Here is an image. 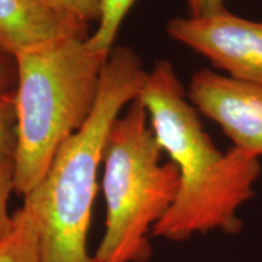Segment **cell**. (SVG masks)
I'll use <instances>...</instances> for the list:
<instances>
[{
  "label": "cell",
  "instance_id": "4fadbf2b",
  "mask_svg": "<svg viewBox=\"0 0 262 262\" xmlns=\"http://www.w3.org/2000/svg\"><path fill=\"white\" fill-rule=\"evenodd\" d=\"M17 78L16 58L0 50V93L15 90L17 85Z\"/></svg>",
  "mask_w": 262,
  "mask_h": 262
},
{
  "label": "cell",
  "instance_id": "6da1fadb",
  "mask_svg": "<svg viewBox=\"0 0 262 262\" xmlns=\"http://www.w3.org/2000/svg\"><path fill=\"white\" fill-rule=\"evenodd\" d=\"M163 152L179 170L172 204L152 229V235L186 242L196 234L238 233V212L255 194L260 158L231 147L222 152L203 127L175 67L156 62L147 71L139 94Z\"/></svg>",
  "mask_w": 262,
  "mask_h": 262
},
{
  "label": "cell",
  "instance_id": "5b68a950",
  "mask_svg": "<svg viewBox=\"0 0 262 262\" xmlns=\"http://www.w3.org/2000/svg\"><path fill=\"white\" fill-rule=\"evenodd\" d=\"M170 38L208 58L232 79L262 86V22L227 10L208 17H175Z\"/></svg>",
  "mask_w": 262,
  "mask_h": 262
},
{
  "label": "cell",
  "instance_id": "9c48e42d",
  "mask_svg": "<svg viewBox=\"0 0 262 262\" xmlns=\"http://www.w3.org/2000/svg\"><path fill=\"white\" fill-rule=\"evenodd\" d=\"M136 0H102L98 27L86 39V48L95 54L110 56L118 31Z\"/></svg>",
  "mask_w": 262,
  "mask_h": 262
},
{
  "label": "cell",
  "instance_id": "277c9868",
  "mask_svg": "<svg viewBox=\"0 0 262 262\" xmlns=\"http://www.w3.org/2000/svg\"><path fill=\"white\" fill-rule=\"evenodd\" d=\"M148 119L136 98L108 134L102 160L106 229L95 262L148 261L149 232L178 193L179 170L171 160L160 162L163 150Z\"/></svg>",
  "mask_w": 262,
  "mask_h": 262
},
{
  "label": "cell",
  "instance_id": "3957f363",
  "mask_svg": "<svg viewBox=\"0 0 262 262\" xmlns=\"http://www.w3.org/2000/svg\"><path fill=\"white\" fill-rule=\"evenodd\" d=\"M147 71L130 47L113 48L101 77L96 106L86 123L52 160L40 196L41 262H95L88 234L98 166L113 123L139 97Z\"/></svg>",
  "mask_w": 262,
  "mask_h": 262
},
{
  "label": "cell",
  "instance_id": "52a82bcc",
  "mask_svg": "<svg viewBox=\"0 0 262 262\" xmlns=\"http://www.w3.org/2000/svg\"><path fill=\"white\" fill-rule=\"evenodd\" d=\"M89 25L54 9L45 0H0V50L21 51L56 39L89 37Z\"/></svg>",
  "mask_w": 262,
  "mask_h": 262
},
{
  "label": "cell",
  "instance_id": "ba28073f",
  "mask_svg": "<svg viewBox=\"0 0 262 262\" xmlns=\"http://www.w3.org/2000/svg\"><path fill=\"white\" fill-rule=\"evenodd\" d=\"M11 232L0 242V262H41L40 196L38 189L24 196Z\"/></svg>",
  "mask_w": 262,
  "mask_h": 262
},
{
  "label": "cell",
  "instance_id": "8fae6325",
  "mask_svg": "<svg viewBox=\"0 0 262 262\" xmlns=\"http://www.w3.org/2000/svg\"><path fill=\"white\" fill-rule=\"evenodd\" d=\"M14 191V160H0V242L14 226V215L9 214V199Z\"/></svg>",
  "mask_w": 262,
  "mask_h": 262
},
{
  "label": "cell",
  "instance_id": "30bf717a",
  "mask_svg": "<svg viewBox=\"0 0 262 262\" xmlns=\"http://www.w3.org/2000/svg\"><path fill=\"white\" fill-rule=\"evenodd\" d=\"M17 147L16 89L0 93V160H14Z\"/></svg>",
  "mask_w": 262,
  "mask_h": 262
},
{
  "label": "cell",
  "instance_id": "7a4b0ae2",
  "mask_svg": "<svg viewBox=\"0 0 262 262\" xmlns=\"http://www.w3.org/2000/svg\"><path fill=\"white\" fill-rule=\"evenodd\" d=\"M88 37H64L21 51L17 63L15 192L28 195L44 181L58 149L96 106L108 56L86 48Z\"/></svg>",
  "mask_w": 262,
  "mask_h": 262
},
{
  "label": "cell",
  "instance_id": "8992f818",
  "mask_svg": "<svg viewBox=\"0 0 262 262\" xmlns=\"http://www.w3.org/2000/svg\"><path fill=\"white\" fill-rule=\"evenodd\" d=\"M195 110L217 124L234 148L262 156V86L203 68L192 75L187 90Z\"/></svg>",
  "mask_w": 262,
  "mask_h": 262
},
{
  "label": "cell",
  "instance_id": "5bb4252c",
  "mask_svg": "<svg viewBox=\"0 0 262 262\" xmlns=\"http://www.w3.org/2000/svg\"><path fill=\"white\" fill-rule=\"evenodd\" d=\"M191 17H208L225 11V0H187Z\"/></svg>",
  "mask_w": 262,
  "mask_h": 262
},
{
  "label": "cell",
  "instance_id": "7c38bea8",
  "mask_svg": "<svg viewBox=\"0 0 262 262\" xmlns=\"http://www.w3.org/2000/svg\"><path fill=\"white\" fill-rule=\"evenodd\" d=\"M52 8L84 24L100 21L102 0H45Z\"/></svg>",
  "mask_w": 262,
  "mask_h": 262
}]
</instances>
